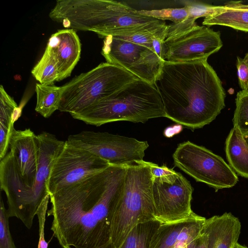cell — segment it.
Returning <instances> with one entry per match:
<instances>
[{
	"label": "cell",
	"mask_w": 248,
	"mask_h": 248,
	"mask_svg": "<svg viewBox=\"0 0 248 248\" xmlns=\"http://www.w3.org/2000/svg\"><path fill=\"white\" fill-rule=\"evenodd\" d=\"M139 78L116 65L102 62L62 86L58 110L71 115L110 96Z\"/></svg>",
	"instance_id": "8992f818"
},
{
	"label": "cell",
	"mask_w": 248,
	"mask_h": 248,
	"mask_svg": "<svg viewBox=\"0 0 248 248\" xmlns=\"http://www.w3.org/2000/svg\"><path fill=\"white\" fill-rule=\"evenodd\" d=\"M222 46L220 31L198 25L184 34L164 41L165 60L186 62L207 59Z\"/></svg>",
	"instance_id": "7c38bea8"
},
{
	"label": "cell",
	"mask_w": 248,
	"mask_h": 248,
	"mask_svg": "<svg viewBox=\"0 0 248 248\" xmlns=\"http://www.w3.org/2000/svg\"><path fill=\"white\" fill-rule=\"evenodd\" d=\"M236 69L240 88L248 91V52L243 58L237 57Z\"/></svg>",
	"instance_id": "484cf974"
},
{
	"label": "cell",
	"mask_w": 248,
	"mask_h": 248,
	"mask_svg": "<svg viewBox=\"0 0 248 248\" xmlns=\"http://www.w3.org/2000/svg\"><path fill=\"white\" fill-rule=\"evenodd\" d=\"M46 48L56 61L59 81L70 76L80 58L81 43L76 31L58 30L51 35Z\"/></svg>",
	"instance_id": "5bb4252c"
},
{
	"label": "cell",
	"mask_w": 248,
	"mask_h": 248,
	"mask_svg": "<svg viewBox=\"0 0 248 248\" xmlns=\"http://www.w3.org/2000/svg\"><path fill=\"white\" fill-rule=\"evenodd\" d=\"M187 248H207V237L202 232L200 235Z\"/></svg>",
	"instance_id": "f546056e"
},
{
	"label": "cell",
	"mask_w": 248,
	"mask_h": 248,
	"mask_svg": "<svg viewBox=\"0 0 248 248\" xmlns=\"http://www.w3.org/2000/svg\"><path fill=\"white\" fill-rule=\"evenodd\" d=\"M62 248H72L70 246H65V247H62ZM99 248H111V244L110 243H109V244L105 245Z\"/></svg>",
	"instance_id": "4dcf8cb0"
},
{
	"label": "cell",
	"mask_w": 248,
	"mask_h": 248,
	"mask_svg": "<svg viewBox=\"0 0 248 248\" xmlns=\"http://www.w3.org/2000/svg\"><path fill=\"white\" fill-rule=\"evenodd\" d=\"M206 218L194 212L188 218L161 223L153 237L150 248H183L201 233Z\"/></svg>",
	"instance_id": "4fadbf2b"
},
{
	"label": "cell",
	"mask_w": 248,
	"mask_h": 248,
	"mask_svg": "<svg viewBox=\"0 0 248 248\" xmlns=\"http://www.w3.org/2000/svg\"><path fill=\"white\" fill-rule=\"evenodd\" d=\"M172 158L176 167L216 192L232 187L238 181L236 173L221 156L190 141L179 144Z\"/></svg>",
	"instance_id": "52a82bcc"
},
{
	"label": "cell",
	"mask_w": 248,
	"mask_h": 248,
	"mask_svg": "<svg viewBox=\"0 0 248 248\" xmlns=\"http://www.w3.org/2000/svg\"><path fill=\"white\" fill-rule=\"evenodd\" d=\"M140 14L158 20H170L174 24L179 23L185 20L188 16L186 8H168L159 10H138Z\"/></svg>",
	"instance_id": "7402d4cb"
},
{
	"label": "cell",
	"mask_w": 248,
	"mask_h": 248,
	"mask_svg": "<svg viewBox=\"0 0 248 248\" xmlns=\"http://www.w3.org/2000/svg\"><path fill=\"white\" fill-rule=\"evenodd\" d=\"M233 248H248V247L246 246L242 245L237 242L234 245Z\"/></svg>",
	"instance_id": "1f68e13d"
},
{
	"label": "cell",
	"mask_w": 248,
	"mask_h": 248,
	"mask_svg": "<svg viewBox=\"0 0 248 248\" xmlns=\"http://www.w3.org/2000/svg\"><path fill=\"white\" fill-rule=\"evenodd\" d=\"M164 41L155 37H154L152 40L154 51L163 61H165L164 56Z\"/></svg>",
	"instance_id": "f1b7e54d"
},
{
	"label": "cell",
	"mask_w": 248,
	"mask_h": 248,
	"mask_svg": "<svg viewBox=\"0 0 248 248\" xmlns=\"http://www.w3.org/2000/svg\"><path fill=\"white\" fill-rule=\"evenodd\" d=\"M241 229L239 219L231 213L206 219L202 232L207 237V248H233Z\"/></svg>",
	"instance_id": "9a60e30c"
},
{
	"label": "cell",
	"mask_w": 248,
	"mask_h": 248,
	"mask_svg": "<svg viewBox=\"0 0 248 248\" xmlns=\"http://www.w3.org/2000/svg\"><path fill=\"white\" fill-rule=\"evenodd\" d=\"M183 248H187V246L186 247Z\"/></svg>",
	"instance_id": "836d02e7"
},
{
	"label": "cell",
	"mask_w": 248,
	"mask_h": 248,
	"mask_svg": "<svg viewBox=\"0 0 248 248\" xmlns=\"http://www.w3.org/2000/svg\"><path fill=\"white\" fill-rule=\"evenodd\" d=\"M34 78L44 85H53L59 81V73L56 61L49 50L46 47L44 53L31 70Z\"/></svg>",
	"instance_id": "ffe728a7"
},
{
	"label": "cell",
	"mask_w": 248,
	"mask_h": 248,
	"mask_svg": "<svg viewBox=\"0 0 248 248\" xmlns=\"http://www.w3.org/2000/svg\"><path fill=\"white\" fill-rule=\"evenodd\" d=\"M152 177H160L170 175L174 172L173 169H169L165 165L159 166L155 163L148 162Z\"/></svg>",
	"instance_id": "83f0119b"
},
{
	"label": "cell",
	"mask_w": 248,
	"mask_h": 248,
	"mask_svg": "<svg viewBox=\"0 0 248 248\" xmlns=\"http://www.w3.org/2000/svg\"><path fill=\"white\" fill-rule=\"evenodd\" d=\"M9 217L2 197L0 203V248H17L15 245L9 224Z\"/></svg>",
	"instance_id": "603a6c76"
},
{
	"label": "cell",
	"mask_w": 248,
	"mask_h": 248,
	"mask_svg": "<svg viewBox=\"0 0 248 248\" xmlns=\"http://www.w3.org/2000/svg\"><path fill=\"white\" fill-rule=\"evenodd\" d=\"M225 153L233 171L248 179V145L243 134L235 128L232 127L226 138Z\"/></svg>",
	"instance_id": "2e32d148"
},
{
	"label": "cell",
	"mask_w": 248,
	"mask_h": 248,
	"mask_svg": "<svg viewBox=\"0 0 248 248\" xmlns=\"http://www.w3.org/2000/svg\"><path fill=\"white\" fill-rule=\"evenodd\" d=\"M17 104L12 97L0 87V159L7 154L11 135L14 127L13 116L18 108Z\"/></svg>",
	"instance_id": "e0dca14e"
},
{
	"label": "cell",
	"mask_w": 248,
	"mask_h": 248,
	"mask_svg": "<svg viewBox=\"0 0 248 248\" xmlns=\"http://www.w3.org/2000/svg\"><path fill=\"white\" fill-rule=\"evenodd\" d=\"M126 166L105 170L49 195L51 231L62 247L99 248L110 244L111 222Z\"/></svg>",
	"instance_id": "6da1fadb"
},
{
	"label": "cell",
	"mask_w": 248,
	"mask_h": 248,
	"mask_svg": "<svg viewBox=\"0 0 248 248\" xmlns=\"http://www.w3.org/2000/svg\"><path fill=\"white\" fill-rule=\"evenodd\" d=\"M50 199L49 195L47 196L43 200L37 211L36 215L39 222V238L38 244V248H47L48 244L45 238V224L46 221V214L47 213V205Z\"/></svg>",
	"instance_id": "d4e9b609"
},
{
	"label": "cell",
	"mask_w": 248,
	"mask_h": 248,
	"mask_svg": "<svg viewBox=\"0 0 248 248\" xmlns=\"http://www.w3.org/2000/svg\"><path fill=\"white\" fill-rule=\"evenodd\" d=\"M101 54L107 62L118 66L153 85L165 61L147 47L113 36L104 38Z\"/></svg>",
	"instance_id": "8fae6325"
},
{
	"label": "cell",
	"mask_w": 248,
	"mask_h": 248,
	"mask_svg": "<svg viewBox=\"0 0 248 248\" xmlns=\"http://www.w3.org/2000/svg\"><path fill=\"white\" fill-rule=\"evenodd\" d=\"M110 164L94 154L67 141L57 156L47 180L49 195L106 169Z\"/></svg>",
	"instance_id": "30bf717a"
},
{
	"label": "cell",
	"mask_w": 248,
	"mask_h": 248,
	"mask_svg": "<svg viewBox=\"0 0 248 248\" xmlns=\"http://www.w3.org/2000/svg\"><path fill=\"white\" fill-rule=\"evenodd\" d=\"M161 223L153 219L136 224L129 232L120 248H150Z\"/></svg>",
	"instance_id": "ac0fdd59"
},
{
	"label": "cell",
	"mask_w": 248,
	"mask_h": 248,
	"mask_svg": "<svg viewBox=\"0 0 248 248\" xmlns=\"http://www.w3.org/2000/svg\"><path fill=\"white\" fill-rule=\"evenodd\" d=\"M35 91L37 98L35 111L47 118L59 109L62 93V87L39 83L36 84Z\"/></svg>",
	"instance_id": "d6986e66"
},
{
	"label": "cell",
	"mask_w": 248,
	"mask_h": 248,
	"mask_svg": "<svg viewBox=\"0 0 248 248\" xmlns=\"http://www.w3.org/2000/svg\"><path fill=\"white\" fill-rule=\"evenodd\" d=\"M67 142L90 152L110 165L127 166L143 160L147 141L108 132L82 131L68 136Z\"/></svg>",
	"instance_id": "ba28073f"
},
{
	"label": "cell",
	"mask_w": 248,
	"mask_h": 248,
	"mask_svg": "<svg viewBox=\"0 0 248 248\" xmlns=\"http://www.w3.org/2000/svg\"><path fill=\"white\" fill-rule=\"evenodd\" d=\"M154 85L165 117L192 130L211 123L225 107V91L207 59L165 61Z\"/></svg>",
	"instance_id": "7a4b0ae2"
},
{
	"label": "cell",
	"mask_w": 248,
	"mask_h": 248,
	"mask_svg": "<svg viewBox=\"0 0 248 248\" xmlns=\"http://www.w3.org/2000/svg\"><path fill=\"white\" fill-rule=\"evenodd\" d=\"M115 37L129 42L147 47L153 50L152 40L155 36L151 34L139 33Z\"/></svg>",
	"instance_id": "4316f807"
},
{
	"label": "cell",
	"mask_w": 248,
	"mask_h": 248,
	"mask_svg": "<svg viewBox=\"0 0 248 248\" xmlns=\"http://www.w3.org/2000/svg\"><path fill=\"white\" fill-rule=\"evenodd\" d=\"M233 127L243 134L248 133V91L241 90L236 95Z\"/></svg>",
	"instance_id": "44dd1931"
},
{
	"label": "cell",
	"mask_w": 248,
	"mask_h": 248,
	"mask_svg": "<svg viewBox=\"0 0 248 248\" xmlns=\"http://www.w3.org/2000/svg\"><path fill=\"white\" fill-rule=\"evenodd\" d=\"M188 12V15L195 19L209 16L216 13L219 6H215L196 0L183 1Z\"/></svg>",
	"instance_id": "cb8c5ba5"
},
{
	"label": "cell",
	"mask_w": 248,
	"mask_h": 248,
	"mask_svg": "<svg viewBox=\"0 0 248 248\" xmlns=\"http://www.w3.org/2000/svg\"><path fill=\"white\" fill-rule=\"evenodd\" d=\"M152 175L148 162L126 166L123 189L114 213L110 230L111 248H120L136 224L156 219L152 196Z\"/></svg>",
	"instance_id": "5b68a950"
},
{
	"label": "cell",
	"mask_w": 248,
	"mask_h": 248,
	"mask_svg": "<svg viewBox=\"0 0 248 248\" xmlns=\"http://www.w3.org/2000/svg\"><path fill=\"white\" fill-rule=\"evenodd\" d=\"M49 17L66 28L90 31L102 38L149 33L165 40V21L143 16L127 4L111 0H58Z\"/></svg>",
	"instance_id": "3957f363"
},
{
	"label": "cell",
	"mask_w": 248,
	"mask_h": 248,
	"mask_svg": "<svg viewBox=\"0 0 248 248\" xmlns=\"http://www.w3.org/2000/svg\"><path fill=\"white\" fill-rule=\"evenodd\" d=\"M243 135L244 139H245L246 143H247V144L248 145V133L245 134H243Z\"/></svg>",
	"instance_id": "d6a6232c"
},
{
	"label": "cell",
	"mask_w": 248,
	"mask_h": 248,
	"mask_svg": "<svg viewBox=\"0 0 248 248\" xmlns=\"http://www.w3.org/2000/svg\"><path fill=\"white\" fill-rule=\"evenodd\" d=\"M71 116L88 124L99 126L116 121L145 123L151 119L165 117V113L155 86L137 78Z\"/></svg>",
	"instance_id": "277c9868"
},
{
	"label": "cell",
	"mask_w": 248,
	"mask_h": 248,
	"mask_svg": "<svg viewBox=\"0 0 248 248\" xmlns=\"http://www.w3.org/2000/svg\"><path fill=\"white\" fill-rule=\"evenodd\" d=\"M152 196L155 216L162 223L189 217L193 191L190 182L180 173L152 177Z\"/></svg>",
	"instance_id": "9c48e42d"
}]
</instances>
